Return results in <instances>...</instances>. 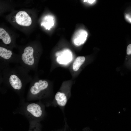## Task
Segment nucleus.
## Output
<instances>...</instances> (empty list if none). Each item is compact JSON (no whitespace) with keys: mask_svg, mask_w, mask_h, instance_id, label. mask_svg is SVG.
I'll return each mask as SVG.
<instances>
[{"mask_svg":"<svg viewBox=\"0 0 131 131\" xmlns=\"http://www.w3.org/2000/svg\"><path fill=\"white\" fill-rule=\"evenodd\" d=\"M34 50L30 46L26 47L21 56V59L25 65L29 66H33L35 61L34 55Z\"/></svg>","mask_w":131,"mask_h":131,"instance_id":"obj_1","label":"nucleus"},{"mask_svg":"<svg viewBox=\"0 0 131 131\" xmlns=\"http://www.w3.org/2000/svg\"><path fill=\"white\" fill-rule=\"evenodd\" d=\"M15 18L16 23L20 25L28 26L30 25L32 23L31 17L25 11L18 12L16 14Z\"/></svg>","mask_w":131,"mask_h":131,"instance_id":"obj_2","label":"nucleus"},{"mask_svg":"<svg viewBox=\"0 0 131 131\" xmlns=\"http://www.w3.org/2000/svg\"><path fill=\"white\" fill-rule=\"evenodd\" d=\"M88 35L87 32L84 29H80L77 31L74 34L73 37V43L76 46L82 45L86 41Z\"/></svg>","mask_w":131,"mask_h":131,"instance_id":"obj_3","label":"nucleus"},{"mask_svg":"<svg viewBox=\"0 0 131 131\" xmlns=\"http://www.w3.org/2000/svg\"><path fill=\"white\" fill-rule=\"evenodd\" d=\"M48 83L46 80H40L35 82L31 87L30 91L33 95H36L41 91L46 90L48 87Z\"/></svg>","mask_w":131,"mask_h":131,"instance_id":"obj_4","label":"nucleus"},{"mask_svg":"<svg viewBox=\"0 0 131 131\" xmlns=\"http://www.w3.org/2000/svg\"><path fill=\"white\" fill-rule=\"evenodd\" d=\"M27 111L35 118H38L42 115V111L39 104L32 103L28 104L26 108Z\"/></svg>","mask_w":131,"mask_h":131,"instance_id":"obj_5","label":"nucleus"},{"mask_svg":"<svg viewBox=\"0 0 131 131\" xmlns=\"http://www.w3.org/2000/svg\"><path fill=\"white\" fill-rule=\"evenodd\" d=\"M9 83L14 89L19 90L22 87V82L21 79L16 75L12 74L10 75L9 78Z\"/></svg>","mask_w":131,"mask_h":131,"instance_id":"obj_6","label":"nucleus"},{"mask_svg":"<svg viewBox=\"0 0 131 131\" xmlns=\"http://www.w3.org/2000/svg\"><path fill=\"white\" fill-rule=\"evenodd\" d=\"M55 100L59 106H64L66 105L68 98L66 94L63 92H57L55 96Z\"/></svg>","mask_w":131,"mask_h":131,"instance_id":"obj_7","label":"nucleus"},{"mask_svg":"<svg viewBox=\"0 0 131 131\" xmlns=\"http://www.w3.org/2000/svg\"><path fill=\"white\" fill-rule=\"evenodd\" d=\"M0 39L6 44H9L11 42V37L8 33L3 28L0 27Z\"/></svg>","mask_w":131,"mask_h":131,"instance_id":"obj_8","label":"nucleus"},{"mask_svg":"<svg viewBox=\"0 0 131 131\" xmlns=\"http://www.w3.org/2000/svg\"><path fill=\"white\" fill-rule=\"evenodd\" d=\"M13 54L11 50L0 46V57L3 59L9 60L11 58Z\"/></svg>","mask_w":131,"mask_h":131,"instance_id":"obj_9","label":"nucleus"},{"mask_svg":"<svg viewBox=\"0 0 131 131\" xmlns=\"http://www.w3.org/2000/svg\"><path fill=\"white\" fill-rule=\"evenodd\" d=\"M85 59V57L83 56L77 57L73 63V70L74 71H77L84 62Z\"/></svg>","mask_w":131,"mask_h":131,"instance_id":"obj_10","label":"nucleus"},{"mask_svg":"<svg viewBox=\"0 0 131 131\" xmlns=\"http://www.w3.org/2000/svg\"><path fill=\"white\" fill-rule=\"evenodd\" d=\"M127 53L128 55H130L131 53V44H129L127 46Z\"/></svg>","mask_w":131,"mask_h":131,"instance_id":"obj_11","label":"nucleus"},{"mask_svg":"<svg viewBox=\"0 0 131 131\" xmlns=\"http://www.w3.org/2000/svg\"><path fill=\"white\" fill-rule=\"evenodd\" d=\"M96 0H83L84 2H87L88 3L91 4L93 3L94 2H95Z\"/></svg>","mask_w":131,"mask_h":131,"instance_id":"obj_12","label":"nucleus"},{"mask_svg":"<svg viewBox=\"0 0 131 131\" xmlns=\"http://www.w3.org/2000/svg\"><path fill=\"white\" fill-rule=\"evenodd\" d=\"M126 19L131 22V18L130 17V16L129 15H126Z\"/></svg>","mask_w":131,"mask_h":131,"instance_id":"obj_13","label":"nucleus"},{"mask_svg":"<svg viewBox=\"0 0 131 131\" xmlns=\"http://www.w3.org/2000/svg\"><path fill=\"white\" fill-rule=\"evenodd\" d=\"M30 131H40V130L39 128L36 127L34 128L33 130Z\"/></svg>","mask_w":131,"mask_h":131,"instance_id":"obj_14","label":"nucleus"}]
</instances>
